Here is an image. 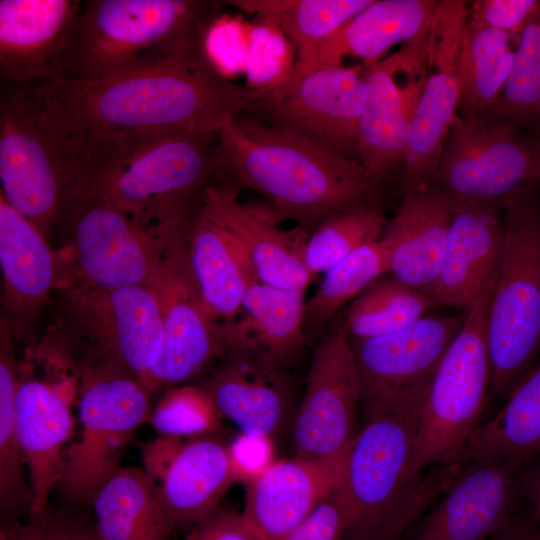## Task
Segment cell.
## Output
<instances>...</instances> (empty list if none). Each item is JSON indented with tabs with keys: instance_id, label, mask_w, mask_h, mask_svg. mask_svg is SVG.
Here are the masks:
<instances>
[{
	"instance_id": "obj_1",
	"label": "cell",
	"mask_w": 540,
	"mask_h": 540,
	"mask_svg": "<svg viewBox=\"0 0 540 540\" xmlns=\"http://www.w3.org/2000/svg\"><path fill=\"white\" fill-rule=\"evenodd\" d=\"M390 180L254 114L239 115L217 133L212 184L260 194L280 221L308 234L335 213L382 207Z\"/></svg>"
},
{
	"instance_id": "obj_2",
	"label": "cell",
	"mask_w": 540,
	"mask_h": 540,
	"mask_svg": "<svg viewBox=\"0 0 540 540\" xmlns=\"http://www.w3.org/2000/svg\"><path fill=\"white\" fill-rule=\"evenodd\" d=\"M82 145L119 132L218 133L257 108L256 88L230 81L210 57L169 62L97 81H47Z\"/></svg>"
},
{
	"instance_id": "obj_3",
	"label": "cell",
	"mask_w": 540,
	"mask_h": 540,
	"mask_svg": "<svg viewBox=\"0 0 540 540\" xmlns=\"http://www.w3.org/2000/svg\"><path fill=\"white\" fill-rule=\"evenodd\" d=\"M222 5L214 0H86L53 63V78L97 81L209 57L206 41Z\"/></svg>"
},
{
	"instance_id": "obj_4",
	"label": "cell",
	"mask_w": 540,
	"mask_h": 540,
	"mask_svg": "<svg viewBox=\"0 0 540 540\" xmlns=\"http://www.w3.org/2000/svg\"><path fill=\"white\" fill-rule=\"evenodd\" d=\"M217 133L172 129L104 135L82 145L77 182L149 224L202 203L212 184Z\"/></svg>"
},
{
	"instance_id": "obj_5",
	"label": "cell",
	"mask_w": 540,
	"mask_h": 540,
	"mask_svg": "<svg viewBox=\"0 0 540 540\" xmlns=\"http://www.w3.org/2000/svg\"><path fill=\"white\" fill-rule=\"evenodd\" d=\"M418 415L364 412L340 484L350 515L344 540H400L455 479L461 464L411 471Z\"/></svg>"
},
{
	"instance_id": "obj_6",
	"label": "cell",
	"mask_w": 540,
	"mask_h": 540,
	"mask_svg": "<svg viewBox=\"0 0 540 540\" xmlns=\"http://www.w3.org/2000/svg\"><path fill=\"white\" fill-rule=\"evenodd\" d=\"M81 167V139L47 81L1 83V195L47 238Z\"/></svg>"
},
{
	"instance_id": "obj_7",
	"label": "cell",
	"mask_w": 540,
	"mask_h": 540,
	"mask_svg": "<svg viewBox=\"0 0 540 540\" xmlns=\"http://www.w3.org/2000/svg\"><path fill=\"white\" fill-rule=\"evenodd\" d=\"M504 247L486 322L490 391L504 399L540 355V209L526 189L505 201Z\"/></svg>"
},
{
	"instance_id": "obj_8",
	"label": "cell",
	"mask_w": 540,
	"mask_h": 540,
	"mask_svg": "<svg viewBox=\"0 0 540 540\" xmlns=\"http://www.w3.org/2000/svg\"><path fill=\"white\" fill-rule=\"evenodd\" d=\"M54 231L68 244L61 260L70 284L112 290L154 284L177 229L144 224L75 181Z\"/></svg>"
},
{
	"instance_id": "obj_9",
	"label": "cell",
	"mask_w": 540,
	"mask_h": 540,
	"mask_svg": "<svg viewBox=\"0 0 540 540\" xmlns=\"http://www.w3.org/2000/svg\"><path fill=\"white\" fill-rule=\"evenodd\" d=\"M79 368L80 430L65 453L57 488L71 503L91 505L121 467L136 430L149 421L153 392L112 363L86 359Z\"/></svg>"
},
{
	"instance_id": "obj_10",
	"label": "cell",
	"mask_w": 540,
	"mask_h": 540,
	"mask_svg": "<svg viewBox=\"0 0 540 540\" xmlns=\"http://www.w3.org/2000/svg\"><path fill=\"white\" fill-rule=\"evenodd\" d=\"M492 290L466 313L431 382L418 415L413 473L435 465H460L481 424L491 384L486 322Z\"/></svg>"
},
{
	"instance_id": "obj_11",
	"label": "cell",
	"mask_w": 540,
	"mask_h": 540,
	"mask_svg": "<svg viewBox=\"0 0 540 540\" xmlns=\"http://www.w3.org/2000/svg\"><path fill=\"white\" fill-rule=\"evenodd\" d=\"M80 368L65 339L34 344L19 360L15 397L16 427L31 488L27 519L44 516L57 487L68 441L74 430Z\"/></svg>"
},
{
	"instance_id": "obj_12",
	"label": "cell",
	"mask_w": 540,
	"mask_h": 540,
	"mask_svg": "<svg viewBox=\"0 0 540 540\" xmlns=\"http://www.w3.org/2000/svg\"><path fill=\"white\" fill-rule=\"evenodd\" d=\"M255 88L258 105L252 114L327 152L359 161L363 65L287 71L279 81Z\"/></svg>"
},
{
	"instance_id": "obj_13",
	"label": "cell",
	"mask_w": 540,
	"mask_h": 540,
	"mask_svg": "<svg viewBox=\"0 0 540 540\" xmlns=\"http://www.w3.org/2000/svg\"><path fill=\"white\" fill-rule=\"evenodd\" d=\"M540 180V139L520 128L457 117L429 182L453 200L505 201Z\"/></svg>"
},
{
	"instance_id": "obj_14",
	"label": "cell",
	"mask_w": 540,
	"mask_h": 540,
	"mask_svg": "<svg viewBox=\"0 0 540 540\" xmlns=\"http://www.w3.org/2000/svg\"><path fill=\"white\" fill-rule=\"evenodd\" d=\"M465 317L466 314L425 315L390 334L348 339L363 412L398 410L419 414L436 371Z\"/></svg>"
},
{
	"instance_id": "obj_15",
	"label": "cell",
	"mask_w": 540,
	"mask_h": 540,
	"mask_svg": "<svg viewBox=\"0 0 540 540\" xmlns=\"http://www.w3.org/2000/svg\"><path fill=\"white\" fill-rule=\"evenodd\" d=\"M63 336L85 338L86 359L112 363L145 381L163 341V310L154 284L112 290L72 286Z\"/></svg>"
},
{
	"instance_id": "obj_16",
	"label": "cell",
	"mask_w": 540,
	"mask_h": 540,
	"mask_svg": "<svg viewBox=\"0 0 540 540\" xmlns=\"http://www.w3.org/2000/svg\"><path fill=\"white\" fill-rule=\"evenodd\" d=\"M360 389L347 337L331 328L313 350L292 430L295 456L346 466L358 436Z\"/></svg>"
},
{
	"instance_id": "obj_17",
	"label": "cell",
	"mask_w": 540,
	"mask_h": 540,
	"mask_svg": "<svg viewBox=\"0 0 540 540\" xmlns=\"http://www.w3.org/2000/svg\"><path fill=\"white\" fill-rule=\"evenodd\" d=\"M467 13V1L440 0L429 24L426 76L411 122L399 185L402 195L429 184L458 117L457 58Z\"/></svg>"
},
{
	"instance_id": "obj_18",
	"label": "cell",
	"mask_w": 540,
	"mask_h": 540,
	"mask_svg": "<svg viewBox=\"0 0 540 540\" xmlns=\"http://www.w3.org/2000/svg\"><path fill=\"white\" fill-rule=\"evenodd\" d=\"M427 30L399 51L363 66L359 161L387 178L403 172L411 122L425 82Z\"/></svg>"
},
{
	"instance_id": "obj_19",
	"label": "cell",
	"mask_w": 540,
	"mask_h": 540,
	"mask_svg": "<svg viewBox=\"0 0 540 540\" xmlns=\"http://www.w3.org/2000/svg\"><path fill=\"white\" fill-rule=\"evenodd\" d=\"M188 236L174 239L154 285L163 310L159 359L145 385L152 392L186 384L225 354L220 325L205 311L188 259Z\"/></svg>"
},
{
	"instance_id": "obj_20",
	"label": "cell",
	"mask_w": 540,
	"mask_h": 540,
	"mask_svg": "<svg viewBox=\"0 0 540 540\" xmlns=\"http://www.w3.org/2000/svg\"><path fill=\"white\" fill-rule=\"evenodd\" d=\"M523 460L465 463L400 540H491L520 509Z\"/></svg>"
},
{
	"instance_id": "obj_21",
	"label": "cell",
	"mask_w": 540,
	"mask_h": 540,
	"mask_svg": "<svg viewBox=\"0 0 540 540\" xmlns=\"http://www.w3.org/2000/svg\"><path fill=\"white\" fill-rule=\"evenodd\" d=\"M48 238L0 194L1 319L15 344L34 345L40 312L66 275Z\"/></svg>"
},
{
	"instance_id": "obj_22",
	"label": "cell",
	"mask_w": 540,
	"mask_h": 540,
	"mask_svg": "<svg viewBox=\"0 0 540 540\" xmlns=\"http://www.w3.org/2000/svg\"><path fill=\"white\" fill-rule=\"evenodd\" d=\"M238 195L211 184L204 192L202 211L242 245L261 283L305 292L313 281L304 261L309 234L296 226L282 229L265 201L241 202Z\"/></svg>"
},
{
	"instance_id": "obj_23",
	"label": "cell",
	"mask_w": 540,
	"mask_h": 540,
	"mask_svg": "<svg viewBox=\"0 0 540 540\" xmlns=\"http://www.w3.org/2000/svg\"><path fill=\"white\" fill-rule=\"evenodd\" d=\"M504 247L503 208L454 200L446 251L433 299L468 312L496 282Z\"/></svg>"
},
{
	"instance_id": "obj_24",
	"label": "cell",
	"mask_w": 540,
	"mask_h": 540,
	"mask_svg": "<svg viewBox=\"0 0 540 540\" xmlns=\"http://www.w3.org/2000/svg\"><path fill=\"white\" fill-rule=\"evenodd\" d=\"M82 4L80 0H1V83L53 78V63L73 32Z\"/></svg>"
},
{
	"instance_id": "obj_25",
	"label": "cell",
	"mask_w": 540,
	"mask_h": 540,
	"mask_svg": "<svg viewBox=\"0 0 540 540\" xmlns=\"http://www.w3.org/2000/svg\"><path fill=\"white\" fill-rule=\"evenodd\" d=\"M453 203L430 183L405 193L380 238L389 251L388 273L430 297L441 273Z\"/></svg>"
},
{
	"instance_id": "obj_26",
	"label": "cell",
	"mask_w": 540,
	"mask_h": 540,
	"mask_svg": "<svg viewBox=\"0 0 540 540\" xmlns=\"http://www.w3.org/2000/svg\"><path fill=\"white\" fill-rule=\"evenodd\" d=\"M437 4L436 0H373L331 37L297 54L288 72L340 66L346 56L360 58L363 66H370L394 45L425 32Z\"/></svg>"
},
{
	"instance_id": "obj_27",
	"label": "cell",
	"mask_w": 540,
	"mask_h": 540,
	"mask_svg": "<svg viewBox=\"0 0 540 540\" xmlns=\"http://www.w3.org/2000/svg\"><path fill=\"white\" fill-rule=\"evenodd\" d=\"M346 466L297 456L275 461L246 484L242 514L266 540H285L319 502L342 482Z\"/></svg>"
},
{
	"instance_id": "obj_28",
	"label": "cell",
	"mask_w": 540,
	"mask_h": 540,
	"mask_svg": "<svg viewBox=\"0 0 540 540\" xmlns=\"http://www.w3.org/2000/svg\"><path fill=\"white\" fill-rule=\"evenodd\" d=\"M304 295V291L284 290L261 282L251 286L239 315L230 323L219 324L225 351L284 370L307 343L303 329Z\"/></svg>"
},
{
	"instance_id": "obj_29",
	"label": "cell",
	"mask_w": 540,
	"mask_h": 540,
	"mask_svg": "<svg viewBox=\"0 0 540 540\" xmlns=\"http://www.w3.org/2000/svg\"><path fill=\"white\" fill-rule=\"evenodd\" d=\"M228 444L215 433L189 437L153 485L172 528H192L218 510L236 481Z\"/></svg>"
},
{
	"instance_id": "obj_30",
	"label": "cell",
	"mask_w": 540,
	"mask_h": 540,
	"mask_svg": "<svg viewBox=\"0 0 540 540\" xmlns=\"http://www.w3.org/2000/svg\"><path fill=\"white\" fill-rule=\"evenodd\" d=\"M205 384L222 417L241 433L273 437L282 428L290 408L284 370L243 354L226 352Z\"/></svg>"
},
{
	"instance_id": "obj_31",
	"label": "cell",
	"mask_w": 540,
	"mask_h": 540,
	"mask_svg": "<svg viewBox=\"0 0 540 540\" xmlns=\"http://www.w3.org/2000/svg\"><path fill=\"white\" fill-rule=\"evenodd\" d=\"M187 250L205 311L218 324L232 322L248 289L260 282L247 252L202 210L189 231Z\"/></svg>"
},
{
	"instance_id": "obj_32",
	"label": "cell",
	"mask_w": 540,
	"mask_h": 540,
	"mask_svg": "<svg viewBox=\"0 0 540 540\" xmlns=\"http://www.w3.org/2000/svg\"><path fill=\"white\" fill-rule=\"evenodd\" d=\"M91 505L93 540H171L172 528L143 468L120 467Z\"/></svg>"
},
{
	"instance_id": "obj_33",
	"label": "cell",
	"mask_w": 540,
	"mask_h": 540,
	"mask_svg": "<svg viewBox=\"0 0 540 540\" xmlns=\"http://www.w3.org/2000/svg\"><path fill=\"white\" fill-rule=\"evenodd\" d=\"M540 454V355L497 413L471 436L461 464L525 460Z\"/></svg>"
},
{
	"instance_id": "obj_34",
	"label": "cell",
	"mask_w": 540,
	"mask_h": 540,
	"mask_svg": "<svg viewBox=\"0 0 540 540\" xmlns=\"http://www.w3.org/2000/svg\"><path fill=\"white\" fill-rule=\"evenodd\" d=\"M510 40L506 32L466 22L457 58L458 117H477L497 101L514 57Z\"/></svg>"
},
{
	"instance_id": "obj_35",
	"label": "cell",
	"mask_w": 540,
	"mask_h": 540,
	"mask_svg": "<svg viewBox=\"0 0 540 540\" xmlns=\"http://www.w3.org/2000/svg\"><path fill=\"white\" fill-rule=\"evenodd\" d=\"M9 328L0 333V511L1 521L19 520L30 513L31 488L16 427L15 397L19 360Z\"/></svg>"
},
{
	"instance_id": "obj_36",
	"label": "cell",
	"mask_w": 540,
	"mask_h": 540,
	"mask_svg": "<svg viewBox=\"0 0 540 540\" xmlns=\"http://www.w3.org/2000/svg\"><path fill=\"white\" fill-rule=\"evenodd\" d=\"M436 307L432 297L386 273L350 303L336 329L349 340L379 337L411 325Z\"/></svg>"
},
{
	"instance_id": "obj_37",
	"label": "cell",
	"mask_w": 540,
	"mask_h": 540,
	"mask_svg": "<svg viewBox=\"0 0 540 540\" xmlns=\"http://www.w3.org/2000/svg\"><path fill=\"white\" fill-rule=\"evenodd\" d=\"M373 0H227L276 28L297 54L325 41Z\"/></svg>"
},
{
	"instance_id": "obj_38",
	"label": "cell",
	"mask_w": 540,
	"mask_h": 540,
	"mask_svg": "<svg viewBox=\"0 0 540 540\" xmlns=\"http://www.w3.org/2000/svg\"><path fill=\"white\" fill-rule=\"evenodd\" d=\"M389 251L379 239L352 252L327 272L305 302L303 329L306 340L319 341L340 310L370 283L388 273Z\"/></svg>"
},
{
	"instance_id": "obj_39",
	"label": "cell",
	"mask_w": 540,
	"mask_h": 540,
	"mask_svg": "<svg viewBox=\"0 0 540 540\" xmlns=\"http://www.w3.org/2000/svg\"><path fill=\"white\" fill-rule=\"evenodd\" d=\"M502 91L478 118L518 128L540 124V4L518 34Z\"/></svg>"
},
{
	"instance_id": "obj_40",
	"label": "cell",
	"mask_w": 540,
	"mask_h": 540,
	"mask_svg": "<svg viewBox=\"0 0 540 540\" xmlns=\"http://www.w3.org/2000/svg\"><path fill=\"white\" fill-rule=\"evenodd\" d=\"M382 207L360 206L335 213L309 233L304 261L313 280L362 246L378 241L387 223Z\"/></svg>"
},
{
	"instance_id": "obj_41",
	"label": "cell",
	"mask_w": 540,
	"mask_h": 540,
	"mask_svg": "<svg viewBox=\"0 0 540 540\" xmlns=\"http://www.w3.org/2000/svg\"><path fill=\"white\" fill-rule=\"evenodd\" d=\"M221 417L206 389L183 384L164 392L152 407L149 422L162 436L189 438L215 433Z\"/></svg>"
},
{
	"instance_id": "obj_42",
	"label": "cell",
	"mask_w": 540,
	"mask_h": 540,
	"mask_svg": "<svg viewBox=\"0 0 540 540\" xmlns=\"http://www.w3.org/2000/svg\"><path fill=\"white\" fill-rule=\"evenodd\" d=\"M340 484L319 502L285 540H344L350 515Z\"/></svg>"
},
{
	"instance_id": "obj_43",
	"label": "cell",
	"mask_w": 540,
	"mask_h": 540,
	"mask_svg": "<svg viewBox=\"0 0 540 540\" xmlns=\"http://www.w3.org/2000/svg\"><path fill=\"white\" fill-rule=\"evenodd\" d=\"M0 540H93L90 527L49 510L36 519L2 521Z\"/></svg>"
},
{
	"instance_id": "obj_44",
	"label": "cell",
	"mask_w": 540,
	"mask_h": 540,
	"mask_svg": "<svg viewBox=\"0 0 540 540\" xmlns=\"http://www.w3.org/2000/svg\"><path fill=\"white\" fill-rule=\"evenodd\" d=\"M467 24L519 34L539 0H475L468 2Z\"/></svg>"
},
{
	"instance_id": "obj_45",
	"label": "cell",
	"mask_w": 540,
	"mask_h": 540,
	"mask_svg": "<svg viewBox=\"0 0 540 540\" xmlns=\"http://www.w3.org/2000/svg\"><path fill=\"white\" fill-rule=\"evenodd\" d=\"M231 465L237 481L249 483L273 461L272 438L241 433L228 444Z\"/></svg>"
},
{
	"instance_id": "obj_46",
	"label": "cell",
	"mask_w": 540,
	"mask_h": 540,
	"mask_svg": "<svg viewBox=\"0 0 540 540\" xmlns=\"http://www.w3.org/2000/svg\"><path fill=\"white\" fill-rule=\"evenodd\" d=\"M184 540H266L242 513L219 508L190 528Z\"/></svg>"
},
{
	"instance_id": "obj_47",
	"label": "cell",
	"mask_w": 540,
	"mask_h": 540,
	"mask_svg": "<svg viewBox=\"0 0 540 540\" xmlns=\"http://www.w3.org/2000/svg\"><path fill=\"white\" fill-rule=\"evenodd\" d=\"M187 438L160 436L142 446L143 470L155 485L164 475Z\"/></svg>"
},
{
	"instance_id": "obj_48",
	"label": "cell",
	"mask_w": 540,
	"mask_h": 540,
	"mask_svg": "<svg viewBox=\"0 0 540 540\" xmlns=\"http://www.w3.org/2000/svg\"><path fill=\"white\" fill-rule=\"evenodd\" d=\"M521 498L540 524V454L523 460L520 470Z\"/></svg>"
},
{
	"instance_id": "obj_49",
	"label": "cell",
	"mask_w": 540,
	"mask_h": 540,
	"mask_svg": "<svg viewBox=\"0 0 540 540\" xmlns=\"http://www.w3.org/2000/svg\"><path fill=\"white\" fill-rule=\"evenodd\" d=\"M491 540H540V524L521 508Z\"/></svg>"
},
{
	"instance_id": "obj_50",
	"label": "cell",
	"mask_w": 540,
	"mask_h": 540,
	"mask_svg": "<svg viewBox=\"0 0 540 540\" xmlns=\"http://www.w3.org/2000/svg\"><path fill=\"white\" fill-rule=\"evenodd\" d=\"M538 183L540 184V180L538 181Z\"/></svg>"
}]
</instances>
